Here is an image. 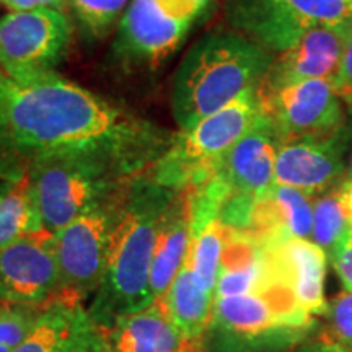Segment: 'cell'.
Wrapping results in <instances>:
<instances>
[{
    "label": "cell",
    "mask_w": 352,
    "mask_h": 352,
    "mask_svg": "<svg viewBox=\"0 0 352 352\" xmlns=\"http://www.w3.org/2000/svg\"><path fill=\"white\" fill-rule=\"evenodd\" d=\"M175 135L57 74L19 83L0 70V178L20 183L34 166L91 158L135 179Z\"/></svg>",
    "instance_id": "1"
},
{
    "label": "cell",
    "mask_w": 352,
    "mask_h": 352,
    "mask_svg": "<svg viewBox=\"0 0 352 352\" xmlns=\"http://www.w3.org/2000/svg\"><path fill=\"white\" fill-rule=\"evenodd\" d=\"M176 189L157 184L147 173L132 179L118 202L104 274L91 307V320L108 328L120 316L153 303L151 271L158 228Z\"/></svg>",
    "instance_id": "2"
},
{
    "label": "cell",
    "mask_w": 352,
    "mask_h": 352,
    "mask_svg": "<svg viewBox=\"0 0 352 352\" xmlns=\"http://www.w3.org/2000/svg\"><path fill=\"white\" fill-rule=\"evenodd\" d=\"M272 54L236 32H210L184 54L173 80L171 108L179 129L226 108L258 87L272 65Z\"/></svg>",
    "instance_id": "3"
},
{
    "label": "cell",
    "mask_w": 352,
    "mask_h": 352,
    "mask_svg": "<svg viewBox=\"0 0 352 352\" xmlns=\"http://www.w3.org/2000/svg\"><path fill=\"white\" fill-rule=\"evenodd\" d=\"M261 118L258 87H253L226 108L179 131L147 175L160 186L176 191L197 186L214 173L220 160Z\"/></svg>",
    "instance_id": "4"
},
{
    "label": "cell",
    "mask_w": 352,
    "mask_h": 352,
    "mask_svg": "<svg viewBox=\"0 0 352 352\" xmlns=\"http://www.w3.org/2000/svg\"><path fill=\"white\" fill-rule=\"evenodd\" d=\"M44 230L54 235L60 228L116 199L132 179L114 166L91 158H70L41 164L30 171Z\"/></svg>",
    "instance_id": "5"
},
{
    "label": "cell",
    "mask_w": 352,
    "mask_h": 352,
    "mask_svg": "<svg viewBox=\"0 0 352 352\" xmlns=\"http://www.w3.org/2000/svg\"><path fill=\"white\" fill-rule=\"evenodd\" d=\"M226 15L236 33L279 54L308 30L352 23V0H227Z\"/></svg>",
    "instance_id": "6"
},
{
    "label": "cell",
    "mask_w": 352,
    "mask_h": 352,
    "mask_svg": "<svg viewBox=\"0 0 352 352\" xmlns=\"http://www.w3.org/2000/svg\"><path fill=\"white\" fill-rule=\"evenodd\" d=\"M72 39L67 13L8 12L0 16V70L19 83L54 76Z\"/></svg>",
    "instance_id": "7"
},
{
    "label": "cell",
    "mask_w": 352,
    "mask_h": 352,
    "mask_svg": "<svg viewBox=\"0 0 352 352\" xmlns=\"http://www.w3.org/2000/svg\"><path fill=\"white\" fill-rule=\"evenodd\" d=\"M121 195L96 206L54 233L60 274V292L57 297L83 303L96 294L104 274L109 239Z\"/></svg>",
    "instance_id": "8"
},
{
    "label": "cell",
    "mask_w": 352,
    "mask_h": 352,
    "mask_svg": "<svg viewBox=\"0 0 352 352\" xmlns=\"http://www.w3.org/2000/svg\"><path fill=\"white\" fill-rule=\"evenodd\" d=\"M261 111L280 142L324 135L344 127L342 101L333 82L323 78L258 85Z\"/></svg>",
    "instance_id": "9"
},
{
    "label": "cell",
    "mask_w": 352,
    "mask_h": 352,
    "mask_svg": "<svg viewBox=\"0 0 352 352\" xmlns=\"http://www.w3.org/2000/svg\"><path fill=\"white\" fill-rule=\"evenodd\" d=\"M351 124L324 135L280 142L276 157L274 183L298 189L307 196H321L340 186L346 175Z\"/></svg>",
    "instance_id": "10"
},
{
    "label": "cell",
    "mask_w": 352,
    "mask_h": 352,
    "mask_svg": "<svg viewBox=\"0 0 352 352\" xmlns=\"http://www.w3.org/2000/svg\"><path fill=\"white\" fill-rule=\"evenodd\" d=\"M59 292L52 233L43 230L0 250V303L43 307Z\"/></svg>",
    "instance_id": "11"
},
{
    "label": "cell",
    "mask_w": 352,
    "mask_h": 352,
    "mask_svg": "<svg viewBox=\"0 0 352 352\" xmlns=\"http://www.w3.org/2000/svg\"><path fill=\"white\" fill-rule=\"evenodd\" d=\"M191 26L164 0H131L118 25L114 51L127 63L157 65L178 50Z\"/></svg>",
    "instance_id": "12"
},
{
    "label": "cell",
    "mask_w": 352,
    "mask_h": 352,
    "mask_svg": "<svg viewBox=\"0 0 352 352\" xmlns=\"http://www.w3.org/2000/svg\"><path fill=\"white\" fill-rule=\"evenodd\" d=\"M261 248L267 272L290 289L303 314L310 318L327 314V253L307 239L272 241Z\"/></svg>",
    "instance_id": "13"
},
{
    "label": "cell",
    "mask_w": 352,
    "mask_h": 352,
    "mask_svg": "<svg viewBox=\"0 0 352 352\" xmlns=\"http://www.w3.org/2000/svg\"><path fill=\"white\" fill-rule=\"evenodd\" d=\"M15 352H104L103 338L82 302L56 297Z\"/></svg>",
    "instance_id": "14"
},
{
    "label": "cell",
    "mask_w": 352,
    "mask_h": 352,
    "mask_svg": "<svg viewBox=\"0 0 352 352\" xmlns=\"http://www.w3.org/2000/svg\"><path fill=\"white\" fill-rule=\"evenodd\" d=\"M280 140L264 116L220 160L214 173L227 184L230 196L258 199L274 184L276 157Z\"/></svg>",
    "instance_id": "15"
},
{
    "label": "cell",
    "mask_w": 352,
    "mask_h": 352,
    "mask_svg": "<svg viewBox=\"0 0 352 352\" xmlns=\"http://www.w3.org/2000/svg\"><path fill=\"white\" fill-rule=\"evenodd\" d=\"M342 50L341 30L316 26L303 33L289 50L279 52L261 83L279 85L307 78L334 82L341 67Z\"/></svg>",
    "instance_id": "16"
},
{
    "label": "cell",
    "mask_w": 352,
    "mask_h": 352,
    "mask_svg": "<svg viewBox=\"0 0 352 352\" xmlns=\"http://www.w3.org/2000/svg\"><path fill=\"white\" fill-rule=\"evenodd\" d=\"M310 199L298 189L274 183L254 202L245 235L261 246L285 239H308L314 223Z\"/></svg>",
    "instance_id": "17"
},
{
    "label": "cell",
    "mask_w": 352,
    "mask_h": 352,
    "mask_svg": "<svg viewBox=\"0 0 352 352\" xmlns=\"http://www.w3.org/2000/svg\"><path fill=\"white\" fill-rule=\"evenodd\" d=\"M98 329L104 352H183L188 342L162 302L120 316L111 327Z\"/></svg>",
    "instance_id": "18"
},
{
    "label": "cell",
    "mask_w": 352,
    "mask_h": 352,
    "mask_svg": "<svg viewBox=\"0 0 352 352\" xmlns=\"http://www.w3.org/2000/svg\"><path fill=\"white\" fill-rule=\"evenodd\" d=\"M191 243V208L188 189H178L158 228L151 271L153 302L162 300L178 276Z\"/></svg>",
    "instance_id": "19"
},
{
    "label": "cell",
    "mask_w": 352,
    "mask_h": 352,
    "mask_svg": "<svg viewBox=\"0 0 352 352\" xmlns=\"http://www.w3.org/2000/svg\"><path fill=\"white\" fill-rule=\"evenodd\" d=\"M158 302L164 303L170 320L188 341L201 340L208 331L212 320L214 296L196 284L186 263L171 283L166 296Z\"/></svg>",
    "instance_id": "20"
},
{
    "label": "cell",
    "mask_w": 352,
    "mask_h": 352,
    "mask_svg": "<svg viewBox=\"0 0 352 352\" xmlns=\"http://www.w3.org/2000/svg\"><path fill=\"white\" fill-rule=\"evenodd\" d=\"M43 230L36 196L30 179L25 178L0 199V250Z\"/></svg>",
    "instance_id": "21"
},
{
    "label": "cell",
    "mask_w": 352,
    "mask_h": 352,
    "mask_svg": "<svg viewBox=\"0 0 352 352\" xmlns=\"http://www.w3.org/2000/svg\"><path fill=\"white\" fill-rule=\"evenodd\" d=\"M223 252V227L219 220L206 226L202 230L192 233L186 254V266L192 279L206 292H215Z\"/></svg>",
    "instance_id": "22"
},
{
    "label": "cell",
    "mask_w": 352,
    "mask_h": 352,
    "mask_svg": "<svg viewBox=\"0 0 352 352\" xmlns=\"http://www.w3.org/2000/svg\"><path fill=\"white\" fill-rule=\"evenodd\" d=\"M346 208L342 204L340 186L316 197L314 204V223H311V240L324 253H331L341 236L349 228Z\"/></svg>",
    "instance_id": "23"
},
{
    "label": "cell",
    "mask_w": 352,
    "mask_h": 352,
    "mask_svg": "<svg viewBox=\"0 0 352 352\" xmlns=\"http://www.w3.org/2000/svg\"><path fill=\"white\" fill-rule=\"evenodd\" d=\"M74 15L87 36L104 38L120 25L127 0H69Z\"/></svg>",
    "instance_id": "24"
},
{
    "label": "cell",
    "mask_w": 352,
    "mask_h": 352,
    "mask_svg": "<svg viewBox=\"0 0 352 352\" xmlns=\"http://www.w3.org/2000/svg\"><path fill=\"white\" fill-rule=\"evenodd\" d=\"M41 307L0 303V352H15L36 323Z\"/></svg>",
    "instance_id": "25"
},
{
    "label": "cell",
    "mask_w": 352,
    "mask_h": 352,
    "mask_svg": "<svg viewBox=\"0 0 352 352\" xmlns=\"http://www.w3.org/2000/svg\"><path fill=\"white\" fill-rule=\"evenodd\" d=\"M327 314L331 342L352 352V292H341L331 305H328Z\"/></svg>",
    "instance_id": "26"
},
{
    "label": "cell",
    "mask_w": 352,
    "mask_h": 352,
    "mask_svg": "<svg viewBox=\"0 0 352 352\" xmlns=\"http://www.w3.org/2000/svg\"><path fill=\"white\" fill-rule=\"evenodd\" d=\"M341 34L344 50H342L340 72H338V77L333 82V85L342 103L349 104L352 108V23L341 28Z\"/></svg>",
    "instance_id": "27"
},
{
    "label": "cell",
    "mask_w": 352,
    "mask_h": 352,
    "mask_svg": "<svg viewBox=\"0 0 352 352\" xmlns=\"http://www.w3.org/2000/svg\"><path fill=\"white\" fill-rule=\"evenodd\" d=\"M333 261V267L340 276L346 290L352 292V226H349L333 252L329 253Z\"/></svg>",
    "instance_id": "28"
},
{
    "label": "cell",
    "mask_w": 352,
    "mask_h": 352,
    "mask_svg": "<svg viewBox=\"0 0 352 352\" xmlns=\"http://www.w3.org/2000/svg\"><path fill=\"white\" fill-rule=\"evenodd\" d=\"M0 7H6L10 12L57 10L67 13L69 0H0Z\"/></svg>",
    "instance_id": "29"
},
{
    "label": "cell",
    "mask_w": 352,
    "mask_h": 352,
    "mask_svg": "<svg viewBox=\"0 0 352 352\" xmlns=\"http://www.w3.org/2000/svg\"><path fill=\"white\" fill-rule=\"evenodd\" d=\"M164 2L171 10L178 13V15H182L195 23L202 13L208 10L214 0H164Z\"/></svg>",
    "instance_id": "30"
},
{
    "label": "cell",
    "mask_w": 352,
    "mask_h": 352,
    "mask_svg": "<svg viewBox=\"0 0 352 352\" xmlns=\"http://www.w3.org/2000/svg\"><path fill=\"white\" fill-rule=\"evenodd\" d=\"M296 352H351V351L344 349V347L340 344H334L331 341H327V342L320 341V342H311V344L298 347Z\"/></svg>",
    "instance_id": "31"
},
{
    "label": "cell",
    "mask_w": 352,
    "mask_h": 352,
    "mask_svg": "<svg viewBox=\"0 0 352 352\" xmlns=\"http://www.w3.org/2000/svg\"><path fill=\"white\" fill-rule=\"evenodd\" d=\"M340 195L342 204L346 208L347 219H349V223L352 226V182H342L340 184Z\"/></svg>",
    "instance_id": "32"
},
{
    "label": "cell",
    "mask_w": 352,
    "mask_h": 352,
    "mask_svg": "<svg viewBox=\"0 0 352 352\" xmlns=\"http://www.w3.org/2000/svg\"><path fill=\"white\" fill-rule=\"evenodd\" d=\"M344 178H346L344 182H352V127H351V142H349V160H347Z\"/></svg>",
    "instance_id": "33"
},
{
    "label": "cell",
    "mask_w": 352,
    "mask_h": 352,
    "mask_svg": "<svg viewBox=\"0 0 352 352\" xmlns=\"http://www.w3.org/2000/svg\"><path fill=\"white\" fill-rule=\"evenodd\" d=\"M16 183H12V182H7V179H3V178H0V199H2L3 196L7 195L8 191H10V189L15 186Z\"/></svg>",
    "instance_id": "34"
}]
</instances>
